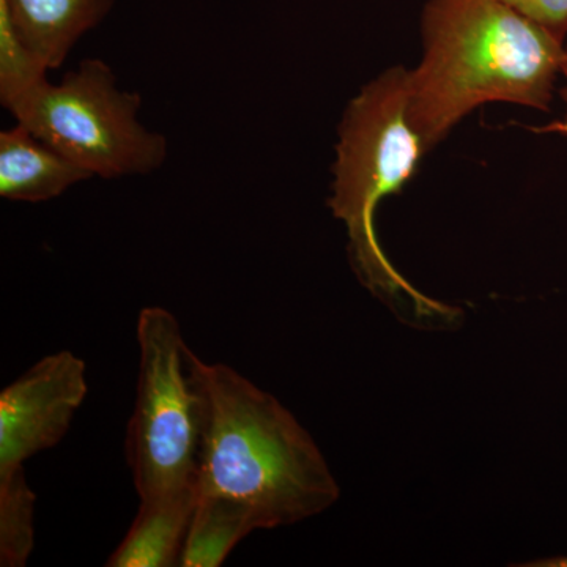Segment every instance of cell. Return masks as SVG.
<instances>
[{
    "instance_id": "11",
    "label": "cell",
    "mask_w": 567,
    "mask_h": 567,
    "mask_svg": "<svg viewBox=\"0 0 567 567\" xmlns=\"http://www.w3.org/2000/svg\"><path fill=\"white\" fill-rule=\"evenodd\" d=\"M35 503L24 470L0 477V566L28 565L35 546Z\"/></svg>"
},
{
    "instance_id": "8",
    "label": "cell",
    "mask_w": 567,
    "mask_h": 567,
    "mask_svg": "<svg viewBox=\"0 0 567 567\" xmlns=\"http://www.w3.org/2000/svg\"><path fill=\"white\" fill-rule=\"evenodd\" d=\"M196 503V486L141 499L132 527L107 558L106 566H181Z\"/></svg>"
},
{
    "instance_id": "1",
    "label": "cell",
    "mask_w": 567,
    "mask_h": 567,
    "mask_svg": "<svg viewBox=\"0 0 567 567\" xmlns=\"http://www.w3.org/2000/svg\"><path fill=\"white\" fill-rule=\"evenodd\" d=\"M421 40L406 117L425 153L483 104L550 110L566 48L505 0H427Z\"/></svg>"
},
{
    "instance_id": "4",
    "label": "cell",
    "mask_w": 567,
    "mask_h": 567,
    "mask_svg": "<svg viewBox=\"0 0 567 567\" xmlns=\"http://www.w3.org/2000/svg\"><path fill=\"white\" fill-rule=\"evenodd\" d=\"M140 375L126 432V458L140 499L196 486L204 431L200 358L177 317L162 306L142 309L136 324Z\"/></svg>"
},
{
    "instance_id": "10",
    "label": "cell",
    "mask_w": 567,
    "mask_h": 567,
    "mask_svg": "<svg viewBox=\"0 0 567 567\" xmlns=\"http://www.w3.org/2000/svg\"><path fill=\"white\" fill-rule=\"evenodd\" d=\"M257 532L245 506L218 495L197 494L181 559L183 567H219L240 540Z\"/></svg>"
},
{
    "instance_id": "15",
    "label": "cell",
    "mask_w": 567,
    "mask_h": 567,
    "mask_svg": "<svg viewBox=\"0 0 567 567\" xmlns=\"http://www.w3.org/2000/svg\"><path fill=\"white\" fill-rule=\"evenodd\" d=\"M524 567H567V557H554L535 559V561L522 563Z\"/></svg>"
},
{
    "instance_id": "14",
    "label": "cell",
    "mask_w": 567,
    "mask_h": 567,
    "mask_svg": "<svg viewBox=\"0 0 567 567\" xmlns=\"http://www.w3.org/2000/svg\"><path fill=\"white\" fill-rule=\"evenodd\" d=\"M561 74H565V78L567 81V48H566L565 62H563ZM561 96H563V100H565V102L567 104V84H566V87L563 89V91H561ZM544 132L561 133V134H566V136H567V114H566L565 122L551 123L550 126H547V128H544Z\"/></svg>"
},
{
    "instance_id": "13",
    "label": "cell",
    "mask_w": 567,
    "mask_h": 567,
    "mask_svg": "<svg viewBox=\"0 0 567 567\" xmlns=\"http://www.w3.org/2000/svg\"><path fill=\"white\" fill-rule=\"evenodd\" d=\"M540 25L565 40L567 33V0H505Z\"/></svg>"
},
{
    "instance_id": "12",
    "label": "cell",
    "mask_w": 567,
    "mask_h": 567,
    "mask_svg": "<svg viewBox=\"0 0 567 567\" xmlns=\"http://www.w3.org/2000/svg\"><path fill=\"white\" fill-rule=\"evenodd\" d=\"M47 63L28 47L0 3V103L7 111L48 80Z\"/></svg>"
},
{
    "instance_id": "2",
    "label": "cell",
    "mask_w": 567,
    "mask_h": 567,
    "mask_svg": "<svg viewBox=\"0 0 567 567\" xmlns=\"http://www.w3.org/2000/svg\"><path fill=\"white\" fill-rule=\"evenodd\" d=\"M204 431L197 494L234 499L257 529L300 524L341 496L322 451L297 417L227 364H197Z\"/></svg>"
},
{
    "instance_id": "9",
    "label": "cell",
    "mask_w": 567,
    "mask_h": 567,
    "mask_svg": "<svg viewBox=\"0 0 567 567\" xmlns=\"http://www.w3.org/2000/svg\"><path fill=\"white\" fill-rule=\"evenodd\" d=\"M117 0H0L14 29L48 69L58 70L78 41L99 28Z\"/></svg>"
},
{
    "instance_id": "3",
    "label": "cell",
    "mask_w": 567,
    "mask_h": 567,
    "mask_svg": "<svg viewBox=\"0 0 567 567\" xmlns=\"http://www.w3.org/2000/svg\"><path fill=\"white\" fill-rule=\"evenodd\" d=\"M409 71L404 65L391 66L347 104L338 126L328 207L344 223L350 260L372 293L394 300L404 295L421 316L451 322L454 311L413 289L390 264L375 233L377 207L404 188L427 155L406 117Z\"/></svg>"
},
{
    "instance_id": "6",
    "label": "cell",
    "mask_w": 567,
    "mask_h": 567,
    "mask_svg": "<svg viewBox=\"0 0 567 567\" xmlns=\"http://www.w3.org/2000/svg\"><path fill=\"white\" fill-rule=\"evenodd\" d=\"M87 368L69 350L48 354L0 393V477L62 442L87 398Z\"/></svg>"
},
{
    "instance_id": "5",
    "label": "cell",
    "mask_w": 567,
    "mask_h": 567,
    "mask_svg": "<svg viewBox=\"0 0 567 567\" xmlns=\"http://www.w3.org/2000/svg\"><path fill=\"white\" fill-rule=\"evenodd\" d=\"M142 99L121 91L106 62L87 59L59 84L43 81L10 107L20 125L93 177L104 181L155 173L167 140L137 118Z\"/></svg>"
},
{
    "instance_id": "7",
    "label": "cell",
    "mask_w": 567,
    "mask_h": 567,
    "mask_svg": "<svg viewBox=\"0 0 567 567\" xmlns=\"http://www.w3.org/2000/svg\"><path fill=\"white\" fill-rule=\"evenodd\" d=\"M93 175L17 123L0 133V197L39 204L62 196Z\"/></svg>"
}]
</instances>
